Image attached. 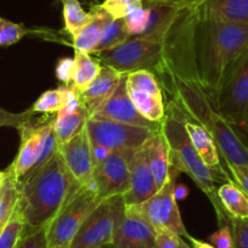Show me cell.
Returning a JSON list of instances; mask_svg holds the SVG:
<instances>
[{
	"instance_id": "bcb514c9",
	"label": "cell",
	"mask_w": 248,
	"mask_h": 248,
	"mask_svg": "<svg viewBox=\"0 0 248 248\" xmlns=\"http://www.w3.org/2000/svg\"><path fill=\"white\" fill-rule=\"evenodd\" d=\"M1 201H3V186L0 187V207H1Z\"/></svg>"
},
{
	"instance_id": "d6986e66",
	"label": "cell",
	"mask_w": 248,
	"mask_h": 248,
	"mask_svg": "<svg viewBox=\"0 0 248 248\" xmlns=\"http://www.w3.org/2000/svg\"><path fill=\"white\" fill-rule=\"evenodd\" d=\"M194 6L201 17L248 25V0H200Z\"/></svg>"
},
{
	"instance_id": "d4e9b609",
	"label": "cell",
	"mask_w": 248,
	"mask_h": 248,
	"mask_svg": "<svg viewBox=\"0 0 248 248\" xmlns=\"http://www.w3.org/2000/svg\"><path fill=\"white\" fill-rule=\"evenodd\" d=\"M75 77L72 84L79 92H83L95 78L99 76L102 68V63L96 57L90 54L75 51Z\"/></svg>"
},
{
	"instance_id": "8fae6325",
	"label": "cell",
	"mask_w": 248,
	"mask_h": 248,
	"mask_svg": "<svg viewBox=\"0 0 248 248\" xmlns=\"http://www.w3.org/2000/svg\"><path fill=\"white\" fill-rule=\"evenodd\" d=\"M127 87L140 114L152 123L161 124L166 117V104L156 76L146 70L130 72L127 75Z\"/></svg>"
},
{
	"instance_id": "f35d334b",
	"label": "cell",
	"mask_w": 248,
	"mask_h": 248,
	"mask_svg": "<svg viewBox=\"0 0 248 248\" xmlns=\"http://www.w3.org/2000/svg\"><path fill=\"white\" fill-rule=\"evenodd\" d=\"M90 146H92V155H93V161H94V167L96 164H99L100 162L104 161L106 157H108L112 154V150L105 149V147L99 146V145H94L90 142Z\"/></svg>"
},
{
	"instance_id": "cb8c5ba5",
	"label": "cell",
	"mask_w": 248,
	"mask_h": 248,
	"mask_svg": "<svg viewBox=\"0 0 248 248\" xmlns=\"http://www.w3.org/2000/svg\"><path fill=\"white\" fill-rule=\"evenodd\" d=\"M61 1L65 31L72 38V40H75L83 28L92 22L94 14L92 10L89 13L85 11L80 0H61Z\"/></svg>"
},
{
	"instance_id": "3957f363",
	"label": "cell",
	"mask_w": 248,
	"mask_h": 248,
	"mask_svg": "<svg viewBox=\"0 0 248 248\" xmlns=\"http://www.w3.org/2000/svg\"><path fill=\"white\" fill-rule=\"evenodd\" d=\"M171 94V102L196 119L213 138L221 157L228 167L248 168V145L235 128L221 117L212 105L199 80L170 75L163 83Z\"/></svg>"
},
{
	"instance_id": "7c38bea8",
	"label": "cell",
	"mask_w": 248,
	"mask_h": 248,
	"mask_svg": "<svg viewBox=\"0 0 248 248\" xmlns=\"http://www.w3.org/2000/svg\"><path fill=\"white\" fill-rule=\"evenodd\" d=\"M52 130V119L44 124L30 122L18 129L20 132V147L13 163L8 167V171L20 181L23 176L32 170L42 155L44 142Z\"/></svg>"
},
{
	"instance_id": "277c9868",
	"label": "cell",
	"mask_w": 248,
	"mask_h": 248,
	"mask_svg": "<svg viewBox=\"0 0 248 248\" xmlns=\"http://www.w3.org/2000/svg\"><path fill=\"white\" fill-rule=\"evenodd\" d=\"M161 129L168 141L171 168L178 173L187 174L212 202L219 223L229 224L230 217L224 211L217 195V183L223 178L204 164L186 134L183 122L169 104L166 106V117L161 123Z\"/></svg>"
},
{
	"instance_id": "74e56055",
	"label": "cell",
	"mask_w": 248,
	"mask_h": 248,
	"mask_svg": "<svg viewBox=\"0 0 248 248\" xmlns=\"http://www.w3.org/2000/svg\"><path fill=\"white\" fill-rule=\"evenodd\" d=\"M231 179L248 196V168L246 167H228Z\"/></svg>"
},
{
	"instance_id": "44dd1931",
	"label": "cell",
	"mask_w": 248,
	"mask_h": 248,
	"mask_svg": "<svg viewBox=\"0 0 248 248\" xmlns=\"http://www.w3.org/2000/svg\"><path fill=\"white\" fill-rule=\"evenodd\" d=\"M90 10L94 14L92 22L83 28L82 32L73 40L75 51L84 52V54H94L95 49L101 40L105 28L112 20L111 16L100 6V4L92 5Z\"/></svg>"
},
{
	"instance_id": "5bb4252c",
	"label": "cell",
	"mask_w": 248,
	"mask_h": 248,
	"mask_svg": "<svg viewBox=\"0 0 248 248\" xmlns=\"http://www.w3.org/2000/svg\"><path fill=\"white\" fill-rule=\"evenodd\" d=\"M66 167L82 187L96 191L94 179V161L87 129H83L72 140L60 146Z\"/></svg>"
},
{
	"instance_id": "ffe728a7",
	"label": "cell",
	"mask_w": 248,
	"mask_h": 248,
	"mask_svg": "<svg viewBox=\"0 0 248 248\" xmlns=\"http://www.w3.org/2000/svg\"><path fill=\"white\" fill-rule=\"evenodd\" d=\"M144 146L146 150L147 162L159 190L170 179V154L168 141L161 127L154 133Z\"/></svg>"
},
{
	"instance_id": "52a82bcc",
	"label": "cell",
	"mask_w": 248,
	"mask_h": 248,
	"mask_svg": "<svg viewBox=\"0 0 248 248\" xmlns=\"http://www.w3.org/2000/svg\"><path fill=\"white\" fill-rule=\"evenodd\" d=\"M178 171L170 168V179L166 183L163 187L158 190L155 195H152L146 201L138 204L127 206L130 211L137 213L146 220L152 228L156 229H168L178 235L186 238H191L184 225L181 218L180 209H179L178 201L175 199L174 189H175V179Z\"/></svg>"
},
{
	"instance_id": "7dc6e473",
	"label": "cell",
	"mask_w": 248,
	"mask_h": 248,
	"mask_svg": "<svg viewBox=\"0 0 248 248\" xmlns=\"http://www.w3.org/2000/svg\"><path fill=\"white\" fill-rule=\"evenodd\" d=\"M99 248H114V246L112 245V243H109V245H105V246H101V247Z\"/></svg>"
},
{
	"instance_id": "9c48e42d",
	"label": "cell",
	"mask_w": 248,
	"mask_h": 248,
	"mask_svg": "<svg viewBox=\"0 0 248 248\" xmlns=\"http://www.w3.org/2000/svg\"><path fill=\"white\" fill-rule=\"evenodd\" d=\"M88 137L92 144L105 149L137 150L147 142L157 129L137 127L107 119L89 118L85 124Z\"/></svg>"
},
{
	"instance_id": "5b68a950",
	"label": "cell",
	"mask_w": 248,
	"mask_h": 248,
	"mask_svg": "<svg viewBox=\"0 0 248 248\" xmlns=\"http://www.w3.org/2000/svg\"><path fill=\"white\" fill-rule=\"evenodd\" d=\"M212 105L233 128L240 127L248 112V49L226 71Z\"/></svg>"
},
{
	"instance_id": "f1b7e54d",
	"label": "cell",
	"mask_w": 248,
	"mask_h": 248,
	"mask_svg": "<svg viewBox=\"0 0 248 248\" xmlns=\"http://www.w3.org/2000/svg\"><path fill=\"white\" fill-rule=\"evenodd\" d=\"M40 31L31 30L23 23H15L0 16V46H11L28 34H38Z\"/></svg>"
},
{
	"instance_id": "ac0fdd59",
	"label": "cell",
	"mask_w": 248,
	"mask_h": 248,
	"mask_svg": "<svg viewBox=\"0 0 248 248\" xmlns=\"http://www.w3.org/2000/svg\"><path fill=\"white\" fill-rule=\"evenodd\" d=\"M122 76V73L102 63L99 76L83 92H79L80 101L89 113V117L111 97L118 87Z\"/></svg>"
},
{
	"instance_id": "7402d4cb",
	"label": "cell",
	"mask_w": 248,
	"mask_h": 248,
	"mask_svg": "<svg viewBox=\"0 0 248 248\" xmlns=\"http://www.w3.org/2000/svg\"><path fill=\"white\" fill-rule=\"evenodd\" d=\"M88 119H89V113L83 105L75 111L62 109L59 113H56L55 118L52 119V125H54L55 137L60 146L79 134L85 128Z\"/></svg>"
},
{
	"instance_id": "8d00e7d4",
	"label": "cell",
	"mask_w": 248,
	"mask_h": 248,
	"mask_svg": "<svg viewBox=\"0 0 248 248\" xmlns=\"http://www.w3.org/2000/svg\"><path fill=\"white\" fill-rule=\"evenodd\" d=\"M75 59L71 57H62L57 61L55 73L57 79L65 85H71L75 77Z\"/></svg>"
},
{
	"instance_id": "4dcf8cb0",
	"label": "cell",
	"mask_w": 248,
	"mask_h": 248,
	"mask_svg": "<svg viewBox=\"0 0 248 248\" xmlns=\"http://www.w3.org/2000/svg\"><path fill=\"white\" fill-rule=\"evenodd\" d=\"M149 18L150 9L146 5L132 11L129 15L125 16L124 21H125V25H127L130 35L137 37V35L144 34L147 28V25H149Z\"/></svg>"
},
{
	"instance_id": "836d02e7",
	"label": "cell",
	"mask_w": 248,
	"mask_h": 248,
	"mask_svg": "<svg viewBox=\"0 0 248 248\" xmlns=\"http://www.w3.org/2000/svg\"><path fill=\"white\" fill-rule=\"evenodd\" d=\"M15 248H49L46 226L22 235Z\"/></svg>"
},
{
	"instance_id": "ab89813d",
	"label": "cell",
	"mask_w": 248,
	"mask_h": 248,
	"mask_svg": "<svg viewBox=\"0 0 248 248\" xmlns=\"http://www.w3.org/2000/svg\"><path fill=\"white\" fill-rule=\"evenodd\" d=\"M195 0H144V5L146 4H180V5H189L194 4Z\"/></svg>"
},
{
	"instance_id": "ba28073f",
	"label": "cell",
	"mask_w": 248,
	"mask_h": 248,
	"mask_svg": "<svg viewBox=\"0 0 248 248\" xmlns=\"http://www.w3.org/2000/svg\"><path fill=\"white\" fill-rule=\"evenodd\" d=\"M124 209L125 203L122 196L104 200L88 217L68 248H99L112 243Z\"/></svg>"
},
{
	"instance_id": "e575fe53",
	"label": "cell",
	"mask_w": 248,
	"mask_h": 248,
	"mask_svg": "<svg viewBox=\"0 0 248 248\" xmlns=\"http://www.w3.org/2000/svg\"><path fill=\"white\" fill-rule=\"evenodd\" d=\"M235 248H248V219L230 218Z\"/></svg>"
},
{
	"instance_id": "603a6c76",
	"label": "cell",
	"mask_w": 248,
	"mask_h": 248,
	"mask_svg": "<svg viewBox=\"0 0 248 248\" xmlns=\"http://www.w3.org/2000/svg\"><path fill=\"white\" fill-rule=\"evenodd\" d=\"M217 195L224 211L230 218L248 219V196L233 181L221 184Z\"/></svg>"
},
{
	"instance_id": "6da1fadb",
	"label": "cell",
	"mask_w": 248,
	"mask_h": 248,
	"mask_svg": "<svg viewBox=\"0 0 248 248\" xmlns=\"http://www.w3.org/2000/svg\"><path fill=\"white\" fill-rule=\"evenodd\" d=\"M191 49L195 73L211 102L226 71L248 49V25L201 17L195 9Z\"/></svg>"
},
{
	"instance_id": "b9f144b4",
	"label": "cell",
	"mask_w": 248,
	"mask_h": 248,
	"mask_svg": "<svg viewBox=\"0 0 248 248\" xmlns=\"http://www.w3.org/2000/svg\"><path fill=\"white\" fill-rule=\"evenodd\" d=\"M174 194H175V199L176 201L178 200H185L189 195V189H187V186L181 185V184H175V189H174Z\"/></svg>"
},
{
	"instance_id": "1f68e13d",
	"label": "cell",
	"mask_w": 248,
	"mask_h": 248,
	"mask_svg": "<svg viewBox=\"0 0 248 248\" xmlns=\"http://www.w3.org/2000/svg\"><path fill=\"white\" fill-rule=\"evenodd\" d=\"M33 116H34V112H32L31 108L20 113H15V112L6 111L0 107V127H11L18 130L21 127L32 122Z\"/></svg>"
},
{
	"instance_id": "2e32d148",
	"label": "cell",
	"mask_w": 248,
	"mask_h": 248,
	"mask_svg": "<svg viewBox=\"0 0 248 248\" xmlns=\"http://www.w3.org/2000/svg\"><path fill=\"white\" fill-rule=\"evenodd\" d=\"M156 230L127 206L117 224L114 248H155Z\"/></svg>"
},
{
	"instance_id": "4316f807",
	"label": "cell",
	"mask_w": 248,
	"mask_h": 248,
	"mask_svg": "<svg viewBox=\"0 0 248 248\" xmlns=\"http://www.w3.org/2000/svg\"><path fill=\"white\" fill-rule=\"evenodd\" d=\"M130 37L132 35L128 31L124 18H117V20L112 18L108 25H107V27L105 28L104 34H102L101 40H100L99 45L95 49L94 54L114 49V47L127 42Z\"/></svg>"
},
{
	"instance_id": "f546056e",
	"label": "cell",
	"mask_w": 248,
	"mask_h": 248,
	"mask_svg": "<svg viewBox=\"0 0 248 248\" xmlns=\"http://www.w3.org/2000/svg\"><path fill=\"white\" fill-rule=\"evenodd\" d=\"M100 6L112 18H124L132 11L144 6V0H104Z\"/></svg>"
},
{
	"instance_id": "d590c367",
	"label": "cell",
	"mask_w": 248,
	"mask_h": 248,
	"mask_svg": "<svg viewBox=\"0 0 248 248\" xmlns=\"http://www.w3.org/2000/svg\"><path fill=\"white\" fill-rule=\"evenodd\" d=\"M208 241L216 248H235L230 224H223L216 232L209 236Z\"/></svg>"
},
{
	"instance_id": "ee69618b",
	"label": "cell",
	"mask_w": 248,
	"mask_h": 248,
	"mask_svg": "<svg viewBox=\"0 0 248 248\" xmlns=\"http://www.w3.org/2000/svg\"><path fill=\"white\" fill-rule=\"evenodd\" d=\"M6 176H8V174H6V170H0V187L4 185V183H5Z\"/></svg>"
},
{
	"instance_id": "30bf717a",
	"label": "cell",
	"mask_w": 248,
	"mask_h": 248,
	"mask_svg": "<svg viewBox=\"0 0 248 248\" xmlns=\"http://www.w3.org/2000/svg\"><path fill=\"white\" fill-rule=\"evenodd\" d=\"M138 150V149H137ZM135 150H118L94 167V179L100 200L123 196L129 189L130 162Z\"/></svg>"
},
{
	"instance_id": "d6a6232c",
	"label": "cell",
	"mask_w": 248,
	"mask_h": 248,
	"mask_svg": "<svg viewBox=\"0 0 248 248\" xmlns=\"http://www.w3.org/2000/svg\"><path fill=\"white\" fill-rule=\"evenodd\" d=\"M155 248H191L183 236L168 230V229H156Z\"/></svg>"
},
{
	"instance_id": "7bdbcfd3",
	"label": "cell",
	"mask_w": 248,
	"mask_h": 248,
	"mask_svg": "<svg viewBox=\"0 0 248 248\" xmlns=\"http://www.w3.org/2000/svg\"><path fill=\"white\" fill-rule=\"evenodd\" d=\"M190 241L192 242V248H216L214 246H212L209 242H204V241L196 240V238L191 237Z\"/></svg>"
},
{
	"instance_id": "e0dca14e",
	"label": "cell",
	"mask_w": 248,
	"mask_h": 248,
	"mask_svg": "<svg viewBox=\"0 0 248 248\" xmlns=\"http://www.w3.org/2000/svg\"><path fill=\"white\" fill-rule=\"evenodd\" d=\"M157 191L158 187L147 162L146 150L142 145L141 147L135 150L130 162L129 189L122 197L125 206H130L146 201Z\"/></svg>"
},
{
	"instance_id": "4fadbf2b",
	"label": "cell",
	"mask_w": 248,
	"mask_h": 248,
	"mask_svg": "<svg viewBox=\"0 0 248 248\" xmlns=\"http://www.w3.org/2000/svg\"><path fill=\"white\" fill-rule=\"evenodd\" d=\"M89 118L107 119V121L119 122V123L130 124L137 127L151 128V129H158L161 127V124L152 123L149 119L142 117L135 105L133 104L129 93H128L127 75L122 76L118 87L116 88L111 97Z\"/></svg>"
},
{
	"instance_id": "c3c4849f",
	"label": "cell",
	"mask_w": 248,
	"mask_h": 248,
	"mask_svg": "<svg viewBox=\"0 0 248 248\" xmlns=\"http://www.w3.org/2000/svg\"><path fill=\"white\" fill-rule=\"evenodd\" d=\"M197 1H200V0H195V3H197ZM195 3H194V4H195Z\"/></svg>"
},
{
	"instance_id": "7a4b0ae2",
	"label": "cell",
	"mask_w": 248,
	"mask_h": 248,
	"mask_svg": "<svg viewBox=\"0 0 248 248\" xmlns=\"http://www.w3.org/2000/svg\"><path fill=\"white\" fill-rule=\"evenodd\" d=\"M18 208L25 221L23 235L45 228L78 192L82 185L66 167L61 152L17 181Z\"/></svg>"
},
{
	"instance_id": "60d3db41",
	"label": "cell",
	"mask_w": 248,
	"mask_h": 248,
	"mask_svg": "<svg viewBox=\"0 0 248 248\" xmlns=\"http://www.w3.org/2000/svg\"><path fill=\"white\" fill-rule=\"evenodd\" d=\"M235 129H236V132L238 133V135L242 138L243 141L248 145V112H247V114H246L243 122L241 123L240 127L235 128Z\"/></svg>"
},
{
	"instance_id": "83f0119b",
	"label": "cell",
	"mask_w": 248,
	"mask_h": 248,
	"mask_svg": "<svg viewBox=\"0 0 248 248\" xmlns=\"http://www.w3.org/2000/svg\"><path fill=\"white\" fill-rule=\"evenodd\" d=\"M25 230V221L18 204H16L3 232L0 233V248H15Z\"/></svg>"
},
{
	"instance_id": "9a60e30c",
	"label": "cell",
	"mask_w": 248,
	"mask_h": 248,
	"mask_svg": "<svg viewBox=\"0 0 248 248\" xmlns=\"http://www.w3.org/2000/svg\"><path fill=\"white\" fill-rule=\"evenodd\" d=\"M171 107L175 109L176 114L181 119L184 124V128L186 130V134L189 137L192 146L196 150L199 156L201 157L202 161L204 162L207 167L216 171L220 178H223L225 181H232L228 169L221 164L220 161V152H219L218 146L214 142L213 138L209 135L206 128L202 127L201 124L192 118L190 114L186 113L183 108L176 106L174 102H169Z\"/></svg>"
},
{
	"instance_id": "8992f818",
	"label": "cell",
	"mask_w": 248,
	"mask_h": 248,
	"mask_svg": "<svg viewBox=\"0 0 248 248\" xmlns=\"http://www.w3.org/2000/svg\"><path fill=\"white\" fill-rule=\"evenodd\" d=\"M96 191L80 189L46 226L49 248H68L88 217L101 203Z\"/></svg>"
},
{
	"instance_id": "f6af8a7d",
	"label": "cell",
	"mask_w": 248,
	"mask_h": 248,
	"mask_svg": "<svg viewBox=\"0 0 248 248\" xmlns=\"http://www.w3.org/2000/svg\"><path fill=\"white\" fill-rule=\"evenodd\" d=\"M80 1H84V3L90 4V6L95 5V4H100V3H99L100 0H80Z\"/></svg>"
},
{
	"instance_id": "484cf974",
	"label": "cell",
	"mask_w": 248,
	"mask_h": 248,
	"mask_svg": "<svg viewBox=\"0 0 248 248\" xmlns=\"http://www.w3.org/2000/svg\"><path fill=\"white\" fill-rule=\"evenodd\" d=\"M71 92L72 85H60L57 89L46 90L35 100L31 109L34 113H59L68 104Z\"/></svg>"
}]
</instances>
